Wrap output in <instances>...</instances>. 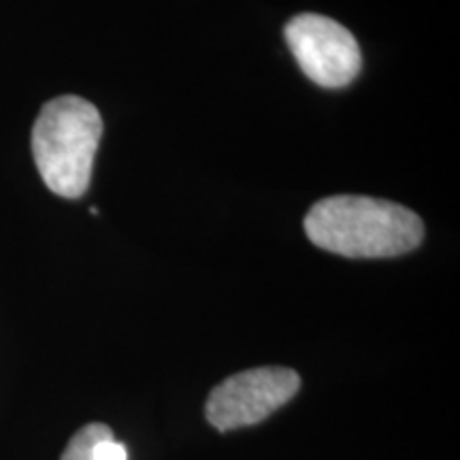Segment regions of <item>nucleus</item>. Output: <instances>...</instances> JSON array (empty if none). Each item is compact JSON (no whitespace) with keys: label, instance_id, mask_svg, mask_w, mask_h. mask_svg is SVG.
<instances>
[{"label":"nucleus","instance_id":"6","mask_svg":"<svg viewBox=\"0 0 460 460\" xmlns=\"http://www.w3.org/2000/svg\"><path fill=\"white\" fill-rule=\"evenodd\" d=\"M92 456L94 460H128V450L124 444L115 441L113 435H107L94 446Z\"/></svg>","mask_w":460,"mask_h":460},{"label":"nucleus","instance_id":"1","mask_svg":"<svg viewBox=\"0 0 460 460\" xmlns=\"http://www.w3.org/2000/svg\"><path fill=\"white\" fill-rule=\"evenodd\" d=\"M303 226L314 245L345 258L402 256L424 239V222L416 211L358 194L318 200L305 216Z\"/></svg>","mask_w":460,"mask_h":460},{"label":"nucleus","instance_id":"2","mask_svg":"<svg viewBox=\"0 0 460 460\" xmlns=\"http://www.w3.org/2000/svg\"><path fill=\"white\" fill-rule=\"evenodd\" d=\"M102 118L82 96L65 94L45 102L32 126V156L39 175L62 199L88 192Z\"/></svg>","mask_w":460,"mask_h":460},{"label":"nucleus","instance_id":"3","mask_svg":"<svg viewBox=\"0 0 460 460\" xmlns=\"http://www.w3.org/2000/svg\"><path fill=\"white\" fill-rule=\"evenodd\" d=\"M284 37L296 65L320 88H345L358 77L362 68L358 41L331 17L318 13L292 17Z\"/></svg>","mask_w":460,"mask_h":460},{"label":"nucleus","instance_id":"5","mask_svg":"<svg viewBox=\"0 0 460 460\" xmlns=\"http://www.w3.org/2000/svg\"><path fill=\"white\" fill-rule=\"evenodd\" d=\"M107 435H113V430L109 429L107 424H85L82 430H77V433L71 437V441H68L66 450L62 454L60 460H94L92 450H94V446Z\"/></svg>","mask_w":460,"mask_h":460},{"label":"nucleus","instance_id":"4","mask_svg":"<svg viewBox=\"0 0 460 460\" xmlns=\"http://www.w3.org/2000/svg\"><path fill=\"white\" fill-rule=\"evenodd\" d=\"M301 377L286 367H258L234 373L211 390L205 407L207 420L220 433L254 427L295 399Z\"/></svg>","mask_w":460,"mask_h":460}]
</instances>
